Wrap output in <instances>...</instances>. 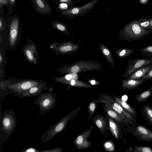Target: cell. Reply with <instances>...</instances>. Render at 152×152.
<instances>
[{
	"instance_id": "obj_35",
	"label": "cell",
	"mask_w": 152,
	"mask_h": 152,
	"mask_svg": "<svg viewBox=\"0 0 152 152\" xmlns=\"http://www.w3.org/2000/svg\"><path fill=\"white\" fill-rule=\"evenodd\" d=\"M59 77L62 79L67 81H71L73 80H78V76L76 73H70L65 75Z\"/></svg>"
},
{
	"instance_id": "obj_13",
	"label": "cell",
	"mask_w": 152,
	"mask_h": 152,
	"mask_svg": "<svg viewBox=\"0 0 152 152\" xmlns=\"http://www.w3.org/2000/svg\"><path fill=\"white\" fill-rule=\"evenodd\" d=\"M152 65V57L148 58H139L129 60L123 77H128L137 70L144 67Z\"/></svg>"
},
{
	"instance_id": "obj_6",
	"label": "cell",
	"mask_w": 152,
	"mask_h": 152,
	"mask_svg": "<svg viewBox=\"0 0 152 152\" xmlns=\"http://www.w3.org/2000/svg\"><path fill=\"white\" fill-rule=\"evenodd\" d=\"M8 49L15 50L21 40L22 36L21 23L18 15L12 16L10 20Z\"/></svg>"
},
{
	"instance_id": "obj_2",
	"label": "cell",
	"mask_w": 152,
	"mask_h": 152,
	"mask_svg": "<svg viewBox=\"0 0 152 152\" xmlns=\"http://www.w3.org/2000/svg\"><path fill=\"white\" fill-rule=\"evenodd\" d=\"M102 67L98 61L90 59L76 61L73 64L64 65L58 68L57 71L64 74L86 72L101 70Z\"/></svg>"
},
{
	"instance_id": "obj_45",
	"label": "cell",
	"mask_w": 152,
	"mask_h": 152,
	"mask_svg": "<svg viewBox=\"0 0 152 152\" xmlns=\"http://www.w3.org/2000/svg\"><path fill=\"white\" fill-rule=\"evenodd\" d=\"M48 91H53V87L52 86H50L48 88Z\"/></svg>"
},
{
	"instance_id": "obj_29",
	"label": "cell",
	"mask_w": 152,
	"mask_h": 152,
	"mask_svg": "<svg viewBox=\"0 0 152 152\" xmlns=\"http://www.w3.org/2000/svg\"><path fill=\"white\" fill-rule=\"evenodd\" d=\"M98 100L95 99L91 101L88 104V111L89 114L87 121L91 119L94 114L97 105L99 103Z\"/></svg>"
},
{
	"instance_id": "obj_15",
	"label": "cell",
	"mask_w": 152,
	"mask_h": 152,
	"mask_svg": "<svg viewBox=\"0 0 152 152\" xmlns=\"http://www.w3.org/2000/svg\"><path fill=\"white\" fill-rule=\"evenodd\" d=\"M51 78L54 81L55 83H58L70 87L86 89L94 88V87L89 83L80 80L67 81L61 79L59 77H51Z\"/></svg>"
},
{
	"instance_id": "obj_16",
	"label": "cell",
	"mask_w": 152,
	"mask_h": 152,
	"mask_svg": "<svg viewBox=\"0 0 152 152\" xmlns=\"http://www.w3.org/2000/svg\"><path fill=\"white\" fill-rule=\"evenodd\" d=\"M31 2L34 10L40 14L49 15L53 12L50 4L45 0H31Z\"/></svg>"
},
{
	"instance_id": "obj_4",
	"label": "cell",
	"mask_w": 152,
	"mask_h": 152,
	"mask_svg": "<svg viewBox=\"0 0 152 152\" xmlns=\"http://www.w3.org/2000/svg\"><path fill=\"white\" fill-rule=\"evenodd\" d=\"M152 31L140 26L138 20H133L126 24L119 31V38L129 42L138 40L149 34Z\"/></svg>"
},
{
	"instance_id": "obj_38",
	"label": "cell",
	"mask_w": 152,
	"mask_h": 152,
	"mask_svg": "<svg viewBox=\"0 0 152 152\" xmlns=\"http://www.w3.org/2000/svg\"><path fill=\"white\" fill-rule=\"evenodd\" d=\"M151 78H152V67L149 69L146 74L140 79L147 81Z\"/></svg>"
},
{
	"instance_id": "obj_44",
	"label": "cell",
	"mask_w": 152,
	"mask_h": 152,
	"mask_svg": "<svg viewBox=\"0 0 152 152\" xmlns=\"http://www.w3.org/2000/svg\"><path fill=\"white\" fill-rule=\"evenodd\" d=\"M150 1L149 0H139V3L142 5H147Z\"/></svg>"
},
{
	"instance_id": "obj_24",
	"label": "cell",
	"mask_w": 152,
	"mask_h": 152,
	"mask_svg": "<svg viewBox=\"0 0 152 152\" xmlns=\"http://www.w3.org/2000/svg\"><path fill=\"white\" fill-rule=\"evenodd\" d=\"M50 25L56 30L65 35L71 36L68 30V26L66 24L58 20H53L50 23Z\"/></svg>"
},
{
	"instance_id": "obj_22",
	"label": "cell",
	"mask_w": 152,
	"mask_h": 152,
	"mask_svg": "<svg viewBox=\"0 0 152 152\" xmlns=\"http://www.w3.org/2000/svg\"><path fill=\"white\" fill-rule=\"evenodd\" d=\"M99 48L101 53L110 66L113 68L116 67L113 55L109 48L102 42L100 44Z\"/></svg>"
},
{
	"instance_id": "obj_43",
	"label": "cell",
	"mask_w": 152,
	"mask_h": 152,
	"mask_svg": "<svg viewBox=\"0 0 152 152\" xmlns=\"http://www.w3.org/2000/svg\"><path fill=\"white\" fill-rule=\"evenodd\" d=\"M5 29V26L3 21L1 18H0V30H4Z\"/></svg>"
},
{
	"instance_id": "obj_36",
	"label": "cell",
	"mask_w": 152,
	"mask_h": 152,
	"mask_svg": "<svg viewBox=\"0 0 152 152\" xmlns=\"http://www.w3.org/2000/svg\"><path fill=\"white\" fill-rule=\"evenodd\" d=\"M56 9L57 11L59 12L60 11L70 9V8L67 4L64 3H61L58 4V6L56 7Z\"/></svg>"
},
{
	"instance_id": "obj_30",
	"label": "cell",
	"mask_w": 152,
	"mask_h": 152,
	"mask_svg": "<svg viewBox=\"0 0 152 152\" xmlns=\"http://www.w3.org/2000/svg\"><path fill=\"white\" fill-rule=\"evenodd\" d=\"M133 50L129 48H124L117 50L115 53L117 56L121 58H124L130 56Z\"/></svg>"
},
{
	"instance_id": "obj_39",
	"label": "cell",
	"mask_w": 152,
	"mask_h": 152,
	"mask_svg": "<svg viewBox=\"0 0 152 152\" xmlns=\"http://www.w3.org/2000/svg\"><path fill=\"white\" fill-rule=\"evenodd\" d=\"M38 149L32 147L26 148L23 149L20 152H40Z\"/></svg>"
},
{
	"instance_id": "obj_5",
	"label": "cell",
	"mask_w": 152,
	"mask_h": 152,
	"mask_svg": "<svg viewBox=\"0 0 152 152\" xmlns=\"http://www.w3.org/2000/svg\"><path fill=\"white\" fill-rule=\"evenodd\" d=\"M16 114L12 110H5L0 117V143L2 144L11 136L17 124Z\"/></svg>"
},
{
	"instance_id": "obj_8",
	"label": "cell",
	"mask_w": 152,
	"mask_h": 152,
	"mask_svg": "<svg viewBox=\"0 0 152 152\" xmlns=\"http://www.w3.org/2000/svg\"><path fill=\"white\" fill-rule=\"evenodd\" d=\"M98 99L99 102L107 104L113 110L118 113L130 126L136 124V118L116 102L111 96L107 94H102L99 95Z\"/></svg>"
},
{
	"instance_id": "obj_10",
	"label": "cell",
	"mask_w": 152,
	"mask_h": 152,
	"mask_svg": "<svg viewBox=\"0 0 152 152\" xmlns=\"http://www.w3.org/2000/svg\"><path fill=\"white\" fill-rule=\"evenodd\" d=\"M99 0H92L83 5L77 7L66 10L59 11L63 16L70 19H73L75 17H80L84 18L86 14L90 12Z\"/></svg>"
},
{
	"instance_id": "obj_11",
	"label": "cell",
	"mask_w": 152,
	"mask_h": 152,
	"mask_svg": "<svg viewBox=\"0 0 152 152\" xmlns=\"http://www.w3.org/2000/svg\"><path fill=\"white\" fill-rule=\"evenodd\" d=\"M21 51L28 62L34 65L37 64L39 53L37 46L32 40L27 39Z\"/></svg>"
},
{
	"instance_id": "obj_42",
	"label": "cell",
	"mask_w": 152,
	"mask_h": 152,
	"mask_svg": "<svg viewBox=\"0 0 152 152\" xmlns=\"http://www.w3.org/2000/svg\"><path fill=\"white\" fill-rule=\"evenodd\" d=\"M89 83L92 85H99L100 84V82L94 79L87 80Z\"/></svg>"
},
{
	"instance_id": "obj_17",
	"label": "cell",
	"mask_w": 152,
	"mask_h": 152,
	"mask_svg": "<svg viewBox=\"0 0 152 152\" xmlns=\"http://www.w3.org/2000/svg\"><path fill=\"white\" fill-rule=\"evenodd\" d=\"M48 87L47 83L36 85L32 87L29 89L16 97L20 99L27 97H32L39 96L45 91L48 89Z\"/></svg>"
},
{
	"instance_id": "obj_34",
	"label": "cell",
	"mask_w": 152,
	"mask_h": 152,
	"mask_svg": "<svg viewBox=\"0 0 152 152\" xmlns=\"http://www.w3.org/2000/svg\"><path fill=\"white\" fill-rule=\"evenodd\" d=\"M52 1L57 4L61 3H65L69 6L70 9L76 7L73 0H58V1L54 0Z\"/></svg>"
},
{
	"instance_id": "obj_33",
	"label": "cell",
	"mask_w": 152,
	"mask_h": 152,
	"mask_svg": "<svg viewBox=\"0 0 152 152\" xmlns=\"http://www.w3.org/2000/svg\"><path fill=\"white\" fill-rule=\"evenodd\" d=\"M140 52L142 55L152 57V45L143 48L140 50Z\"/></svg>"
},
{
	"instance_id": "obj_40",
	"label": "cell",
	"mask_w": 152,
	"mask_h": 152,
	"mask_svg": "<svg viewBox=\"0 0 152 152\" xmlns=\"http://www.w3.org/2000/svg\"><path fill=\"white\" fill-rule=\"evenodd\" d=\"M16 1V0H9V4L8 7V10L11 12H13V8Z\"/></svg>"
},
{
	"instance_id": "obj_32",
	"label": "cell",
	"mask_w": 152,
	"mask_h": 152,
	"mask_svg": "<svg viewBox=\"0 0 152 152\" xmlns=\"http://www.w3.org/2000/svg\"><path fill=\"white\" fill-rule=\"evenodd\" d=\"M151 18H142L138 20L139 25L141 27L150 29V21Z\"/></svg>"
},
{
	"instance_id": "obj_19",
	"label": "cell",
	"mask_w": 152,
	"mask_h": 152,
	"mask_svg": "<svg viewBox=\"0 0 152 152\" xmlns=\"http://www.w3.org/2000/svg\"><path fill=\"white\" fill-rule=\"evenodd\" d=\"M102 107L107 114L120 124L125 125L127 127L131 126L120 114L114 110L106 104H104Z\"/></svg>"
},
{
	"instance_id": "obj_25",
	"label": "cell",
	"mask_w": 152,
	"mask_h": 152,
	"mask_svg": "<svg viewBox=\"0 0 152 152\" xmlns=\"http://www.w3.org/2000/svg\"><path fill=\"white\" fill-rule=\"evenodd\" d=\"M152 67L151 65L139 69L132 73L127 79H140L146 74Z\"/></svg>"
},
{
	"instance_id": "obj_23",
	"label": "cell",
	"mask_w": 152,
	"mask_h": 152,
	"mask_svg": "<svg viewBox=\"0 0 152 152\" xmlns=\"http://www.w3.org/2000/svg\"><path fill=\"white\" fill-rule=\"evenodd\" d=\"M111 96L113 99L123 108L136 118L137 117V113L133 107L125 101L123 100L119 96L114 95H112Z\"/></svg>"
},
{
	"instance_id": "obj_46",
	"label": "cell",
	"mask_w": 152,
	"mask_h": 152,
	"mask_svg": "<svg viewBox=\"0 0 152 152\" xmlns=\"http://www.w3.org/2000/svg\"><path fill=\"white\" fill-rule=\"evenodd\" d=\"M150 29L152 30V18H151L150 21Z\"/></svg>"
},
{
	"instance_id": "obj_27",
	"label": "cell",
	"mask_w": 152,
	"mask_h": 152,
	"mask_svg": "<svg viewBox=\"0 0 152 152\" xmlns=\"http://www.w3.org/2000/svg\"><path fill=\"white\" fill-rule=\"evenodd\" d=\"M152 95V85L147 90L137 95L135 101L137 102H146Z\"/></svg>"
},
{
	"instance_id": "obj_47",
	"label": "cell",
	"mask_w": 152,
	"mask_h": 152,
	"mask_svg": "<svg viewBox=\"0 0 152 152\" xmlns=\"http://www.w3.org/2000/svg\"><path fill=\"white\" fill-rule=\"evenodd\" d=\"M2 144L0 143V152H3L2 150L1 145Z\"/></svg>"
},
{
	"instance_id": "obj_12",
	"label": "cell",
	"mask_w": 152,
	"mask_h": 152,
	"mask_svg": "<svg viewBox=\"0 0 152 152\" xmlns=\"http://www.w3.org/2000/svg\"><path fill=\"white\" fill-rule=\"evenodd\" d=\"M127 131L140 141L152 142V131L143 125L131 126L128 127Z\"/></svg>"
},
{
	"instance_id": "obj_21",
	"label": "cell",
	"mask_w": 152,
	"mask_h": 152,
	"mask_svg": "<svg viewBox=\"0 0 152 152\" xmlns=\"http://www.w3.org/2000/svg\"><path fill=\"white\" fill-rule=\"evenodd\" d=\"M146 80L141 79L138 80H123L121 81V86L124 90H131L138 87Z\"/></svg>"
},
{
	"instance_id": "obj_41",
	"label": "cell",
	"mask_w": 152,
	"mask_h": 152,
	"mask_svg": "<svg viewBox=\"0 0 152 152\" xmlns=\"http://www.w3.org/2000/svg\"><path fill=\"white\" fill-rule=\"evenodd\" d=\"M9 4V0H0V8H2L4 6H8Z\"/></svg>"
},
{
	"instance_id": "obj_31",
	"label": "cell",
	"mask_w": 152,
	"mask_h": 152,
	"mask_svg": "<svg viewBox=\"0 0 152 152\" xmlns=\"http://www.w3.org/2000/svg\"><path fill=\"white\" fill-rule=\"evenodd\" d=\"M103 146L105 150L109 152H113L115 148L114 143L111 140H108L104 142Z\"/></svg>"
},
{
	"instance_id": "obj_28",
	"label": "cell",
	"mask_w": 152,
	"mask_h": 152,
	"mask_svg": "<svg viewBox=\"0 0 152 152\" xmlns=\"http://www.w3.org/2000/svg\"><path fill=\"white\" fill-rule=\"evenodd\" d=\"M126 152H152V148L146 146L134 145L133 147H129L125 149Z\"/></svg>"
},
{
	"instance_id": "obj_37",
	"label": "cell",
	"mask_w": 152,
	"mask_h": 152,
	"mask_svg": "<svg viewBox=\"0 0 152 152\" xmlns=\"http://www.w3.org/2000/svg\"><path fill=\"white\" fill-rule=\"evenodd\" d=\"M63 149L61 147H56L50 149H46L40 152H63Z\"/></svg>"
},
{
	"instance_id": "obj_20",
	"label": "cell",
	"mask_w": 152,
	"mask_h": 152,
	"mask_svg": "<svg viewBox=\"0 0 152 152\" xmlns=\"http://www.w3.org/2000/svg\"><path fill=\"white\" fill-rule=\"evenodd\" d=\"M91 119L99 129L101 133L104 135L108 127L106 118L102 114H98L92 117Z\"/></svg>"
},
{
	"instance_id": "obj_26",
	"label": "cell",
	"mask_w": 152,
	"mask_h": 152,
	"mask_svg": "<svg viewBox=\"0 0 152 152\" xmlns=\"http://www.w3.org/2000/svg\"><path fill=\"white\" fill-rule=\"evenodd\" d=\"M141 113L143 118L152 126V108L147 103L142 107Z\"/></svg>"
},
{
	"instance_id": "obj_14",
	"label": "cell",
	"mask_w": 152,
	"mask_h": 152,
	"mask_svg": "<svg viewBox=\"0 0 152 152\" xmlns=\"http://www.w3.org/2000/svg\"><path fill=\"white\" fill-rule=\"evenodd\" d=\"M93 126H90L89 128L82 133L79 134L74 140L73 144L77 150H85L89 148L92 142L88 140L91 135Z\"/></svg>"
},
{
	"instance_id": "obj_9",
	"label": "cell",
	"mask_w": 152,
	"mask_h": 152,
	"mask_svg": "<svg viewBox=\"0 0 152 152\" xmlns=\"http://www.w3.org/2000/svg\"><path fill=\"white\" fill-rule=\"evenodd\" d=\"M82 43L79 42L75 43L70 41L61 43L55 42L51 43L50 48L56 55L70 54L79 50L81 48L80 45Z\"/></svg>"
},
{
	"instance_id": "obj_7",
	"label": "cell",
	"mask_w": 152,
	"mask_h": 152,
	"mask_svg": "<svg viewBox=\"0 0 152 152\" xmlns=\"http://www.w3.org/2000/svg\"><path fill=\"white\" fill-rule=\"evenodd\" d=\"M57 95L53 91H48L40 94L33 104L39 106V114L42 115L53 109L57 103Z\"/></svg>"
},
{
	"instance_id": "obj_18",
	"label": "cell",
	"mask_w": 152,
	"mask_h": 152,
	"mask_svg": "<svg viewBox=\"0 0 152 152\" xmlns=\"http://www.w3.org/2000/svg\"><path fill=\"white\" fill-rule=\"evenodd\" d=\"M106 118L108 126L111 133L114 137L118 140H124V139L122 134L121 128L118 124H119L107 114L106 115Z\"/></svg>"
},
{
	"instance_id": "obj_3",
	"label": "cell",
	"mask_w": 152,
	"mask_h": 152,
	"mask_svg": "<svg viewBox=\"0 0 152 152\" xmlns=\"http://www.w3.org/2000/svg\"><path fill=\"white\" fill-rule=\"evenodd\" d=\"M81 108L79 106L72 110L43 133L40 137L42 142H47L63 132L69 121L77 116Z\"/></svg>"
},
{
	"instance_id": "obj_1",
	"label": "cell",
	"mask_w": 152,
	"mask_h": 152,
	"mask_svg": "<svg viewBox=\"0 0 152 152\" xmlns=\"http://www.w3.org/2000/svg\"><path fill=\"white\" fill-rule=\"evenodd\" d=\"M1 97L14 94L16 96L32 87L47 83L42 79H20L13 77L0 80Z\"/></svg>"
}]
</instances>
